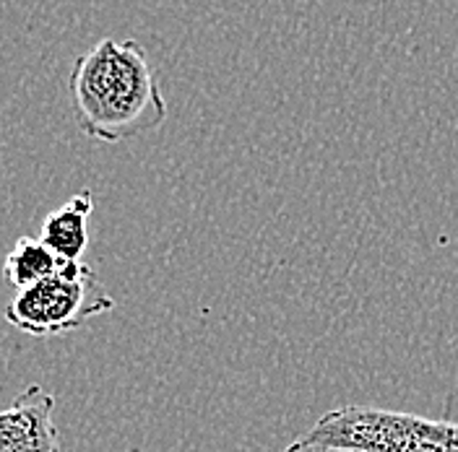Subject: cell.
Listing matches in <instances>:
<instances>
[{
  "label": "cell",
  "instance_id": "cell-1",
  "mask_svg": "<svg viewBox=\"0 0 458 452\" xmlns=\"http://www.w3.org/2000/svg\"><path fill=\"white\" fill-rule=\"evenodd\" d=\"M68 91L81 133L102 143H120L157 130L167 102L157 73L136 39H102L73 63Z\"/></svg>",
  "mask_w": 458,
  "mask_h": 452
},
{
  "label": "cell",
  "instance_id": "cell-2",
  "mask_svg": "<svg viewBox=\"0 0 458 452\" xmlns=\"http://www.w3.org/2000/svg\"><path fill=\"white\" fill-rule=\"evenodd\" d=\"M300 439L362 452H458V424L372 406H344L323 414Z\"/></svg>",
  "mask_w": 458,
  "mask_h": 452
},
{
  "label": "cell",
  "instance_id": "cell-3",
  "mask_svg": "<svg viewBox=\"0 0 458 452\" xmlns=\"http://www.w3.org/2000/svg\"><path fill=\"white\" fill-rule=\"evenodd\" d=\"M114 307L110 291L94 268L81 260H63L50 279L19 289L5 305V322L31 339H53L86 325Z\"/></svg>",
  "mask_w": 458,
  "mask_h": 452
},
{
  "label": "cell",
  "instance_id": "cell-4",
  "mask_svg": "<svg viewBox=\"0 0 458 452\" xmlns=\"http://www.w3.org/2000/svg\"><path fill=\"white\" fill-rule=\"evenodd\" d=\"M53 411L55 398L42 385H29L0 411V452H60Z\"/></svg>",
  "mask_w": 458,
  "mask_h": 452
},
{
  "label": "cell",
  "instance_id": "cell-5",
  "mask_svg": "<svg viewBox=\"0 0 458 452\" xmlns=\"http://www.w3.org/2000/svg\"><path fill=\"white\" fill-rule=\"evenodd\" d=\"M94 211L91 193L84 190L68 198L45 216L39 226V239L60 260H81L89 245V219Z\"/></svg>",
  "mask_w": 458,
  "mask_h": 452
},
{
  "label": "cell",
  "instance_id": "cell-6",
  "mask_svg": "<svg viewBox=\"0 0 458 452\" xmlns=\"http://www.w3.org/2000/svg\"><path fill=\"white\" fill-rule=\"evenodd\" d=\"M60 263L63 260L50 253L39 237H21L3 257V276L19 291L50 279L53 273H57Z\"/></svg>",
  "mask_w": 458,
  "mask_h": 452
},
{
  "label": "cell",
  "instance_id": "cell-7",
  "mask_svg": "<svg viewBox=\"0 0 458 452\" xmlns=\"http://www.w3.org/2000/svg\"><path fill=\"white\" fill-rule=\"evenodd\" d=\"M282 452H362L349 450V448H331V445H315V442H305V439H294L286 450Z\"/></svg>",
  "mask_w": 458,
  "mask_h": 452
}]
</instances>
